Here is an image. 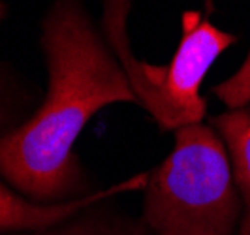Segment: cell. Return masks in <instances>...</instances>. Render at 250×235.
I'll list each match as a JSON object with an SVG mask.
<instances>
[{
    "label": "cell",
    "instance_id": "cell-1",
    "mask_svg": "<svg viewBox=\"0 0 250 235\" xmlns=\"http://www.w3.org/2000/svg\"><path fill=\"white\" fill-rule=\"evenodd\" d=\"M49 70L43 104L17 128L0 134V177L36 203L83 198L85 175L74 147L102 107L138 104L123 64L96 32L79 0H57L43 21Z\"/></svg>",
    "mask_w": 250,
    "mask_h": 235
},
{
    "label": "cell",
    "instance_id": "cell-2",
    "mask_svg": "<svg viewBox=\"0 0 250 235\" xmlns=\"http://www.w3.org/2000/svg\"><path fill=\"white\" fill-rule=\"evenodd\" d=\"M241 213L220 134L201 123L175 130L171 152L147 175L141 222L150 235H235Z\"/></svg>",
    "mask_w": 250,
    "mask_h": 235
},
{
    "label": "cell",
    "instance_id": "cell-3",
    "mask_svg": "<svg viewBox=\"0 0 250 235\" xmlns=\"http://www.w3.org/2000/svg\"><path fill=\"white\" fill-rule=\"evenodd\" d=\"M130 0H105L104 30L109 45L125 68L138 106L145 107L162 132H175L205 117V100L200 88L214 61L237 38L211 23L209 13L187 12L183 34L173 57L166 66L138 61L128 45L126 15Z\"/></svg>",
    "mask_w": 250,
    "mask_h": 235
},
{
    "label": "cell",
    "instance_id": "cell-4",
    "mask_svg": "<svg viewBox=\"0 0 250 235\" xmlns=\"http://www.w3.org/2000/svg\"><path fill=\"white\" fill-rule=\"evenodd\" d=\"M10 111H12L10 94H8L6 85L0 79V130L8 123ZM0 134H4V132H0ZM145 185H147V175H138L123 185L113 186L111 190H105V192H90L83 198L64 201V203H36V201H30V199L19 196L17 192H13V188L6 186L0 181V232H6V230H13V232L47 230V228H53L57 224L72 218L79 211L98 203L100 199L109 198L115 192H130L134 188H145Z\"/></svg>",
    "mask_w": 250,
    "mask_h": 235
},
{
    "label": "cell",
    "instance_id": "cell-5",
    "mask_svg": "<svg viewBox=\"0 0 250 235\" xmlns=\"http://www.w3.org/2000/svg\"><path fill=\"white\" fill-rule=\"evenodd\" d=\"M213 128L224 141L233 179L241 196V222L237 235H250V111L233 109L213 119Z\"/></svg>",
    "mask_w": 250,
    "mask_h": 235
},
{
    "label": "cell",
    "instance_id": "cell-6",
    "mask_svg": "<svg viewBox=\"0 0 250 235\" xmlns=\"http://www.w3.org/2000/svg\"><path fill=\"white\" fill-rule=\"evenodd\" d=\"M23 235H150V232L141 218L134 220L130 216L104 209V205H90L53 228L32 230Z\"/></svg>",
    "mask_w": 250,
    "mask_h": 235
},
{
    "label": "cell",
    "instance_id": "cell-7",
    "mask_svg": "<svg viewBox=\"0 0 250 235\" xmlns=\"http://www.w3.org/2000/svg\"><path fill=\"white\" fill-rule=\"evenodd\" d=\"M4 15H6V6H4V4L0 2V21L4 19Z\"/></svg>",
    "mask_w": 250,
    "mask_h": 235
}]
</instances>
